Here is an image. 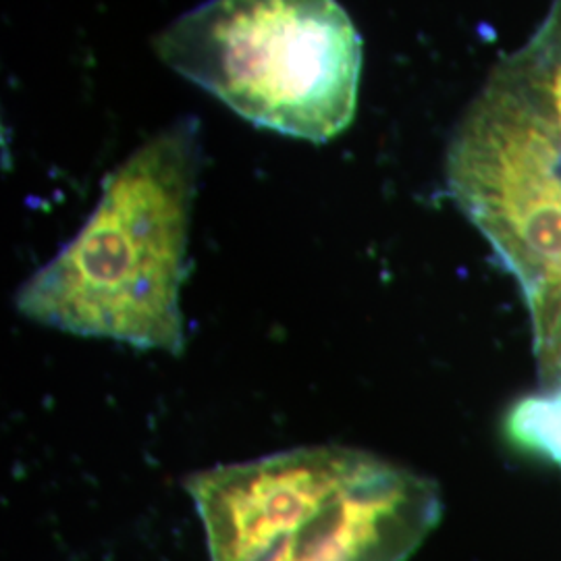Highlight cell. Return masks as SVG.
Instances as JSON below:
<instances>
[{"label":"cell","instance_id":"obj_1","mask_svg":"<svg viewBox=\"0 0 561 561\" xmlns=\"http://www.w3.org/2000/svg\"><path fill=\"white\" fill-rule=\"evenodd\" d=\"M201 167L196 119L178 121L140 146L104 181L80 233L21 285V314L71 335L180 354Z\"/></svg>","mask_w":561,"mask_h":561},{"label":"cell","instance_id":"obj_2","mask_svg":"<svg viewBox=\"0 0 561 561\" xmlns=\"http://www.w3.org/2000/svg\"><path fill=\"white\" fill-rule=\"evenodd\" d=\"M187 491L210 561H405L443 510L431 479L337 445L202 470Z\"/></svg>","mask_w":561,"mask_h":561},{"label":"cell","instance_id":"obj_3","mask_svg":"<svg viewBox=\"0 0 561 561\" xmlns=\"http://www.w3.org/2000/svg\"><path fill=\"white\" fill-rule=\"evenodd\" d=\"M154 48L181 78L283 136L321 144L356 115L362 41L337 0H206Z\"/></svg>","mask_w":561,"mask_h":561},{"label":"cell","instance_id":"obj_4","mask_svg":"<svg viewBox=\"0 0 561 561\" xmlns=\"http://www.w3.org/2000/svg\"><path fill=\"white\" fill-rule=\"evenodd\" d=\"M447 185L526 301L561 291L560 134L500 69L454 134Z\"/></svg>","mask_w":561,"mask_h":561},{"label":"cell","instance_id":"obj_5","mask_svg":"<svg viewBox=\"0 0 561 561\" xmlns=\"http://www.w3.org/2000/svg\"><path fill=\"white\" fill-rule=\"evenodd\" d=\"M561 138V0L520 53L497 67Z\"/></svg>","mask_w":561,"mask_h":561},{"label":"cell","instance_id":"obj_6","mask_svg":"<svg viewBox=\"0 0 561 561\" xmlns=\"http://www.w3.org/2000/svg\"><path fill=\"white\" fill-rule=\"evenodd\" d=\"M545 387H561V291L526 301Z\"/></svg>","mask_w":561,"mask_h":561}]
</instances>
